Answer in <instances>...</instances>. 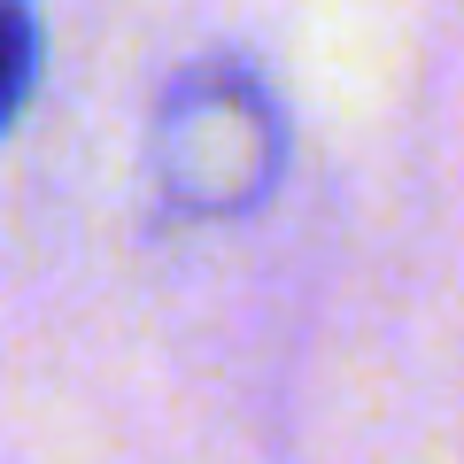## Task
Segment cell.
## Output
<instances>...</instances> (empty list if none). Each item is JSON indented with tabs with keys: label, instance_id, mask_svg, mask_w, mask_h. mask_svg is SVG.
<instances>
[{
	"label": "cell",
	"instance_id": "obj_2",
	"mask_svg": "<svg viewBox=\"0 0 464 464\" xmlns=\"http://www.w3.org/2000/svg\"><path fill=\"white\" fill-rule=\"evenodd\" d=\"M39 54H47V39H39V8H32V0H0V132H8V124L24 116V101H32Z\"/></svg>",
	"mask_w": 464,
	"mask_h": 464
},
{
	"label": "cell",
	"instance_id": "obj_1",
	"mask_svg": "<svg viewBox=\"0 0 464 464\" xmlns=\"http://www.w3.org/2000/svg\"><path fill=\"white\" fill-rule=\"evenodd\" d=\"M148 170L170 209L201 217V225H232V217L264 209L286 170V116L271 85L232 54L186 63L155 109Z\"/></svg>",
	"mask_w": 464,
	"mask_h": 464
}]
</instances>
